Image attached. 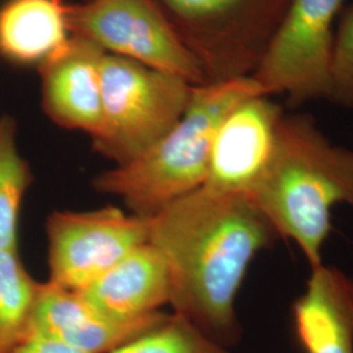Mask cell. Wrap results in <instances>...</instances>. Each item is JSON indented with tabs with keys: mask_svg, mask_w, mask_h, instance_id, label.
Masks as SVG:
<instances>
[{
	"mask_svg": "<svg viewBox=\"0 0 353 353\" xmlns=\"http://www.w3.org/2000/svg\"><path fill=\"white\" fill-rule=\"evenodd\" d=\"M279 239L249 196L203 188L150 217L148 242L170 268L174 314L228 350L240 341L236 299L242 281L256 254Z\"/></svg>",
	"mask_w": 353,
	"mask_h": 353,
	"instance_id": "obj_1",
	"label": "cell"
},
{
	"mask_svg": "<svg viewBox=\"0 0 353 353\" xmlns=\"http://www.w3.org/2000/svg\"><path fill=\"white\" fill-rule=\"evenodd\" d=\"M281 117V108L268 96L237 105L216 132L203 189L250 196L271 163Z\"/></svg>",
	"mask_w": 353,
	"mask_h": 353,
	"instance_id": "obj_9",
	"label": "cell"
},
{
	"mask_svg": "<svg viewBox=\"0 0 353 353\" xmlns=\"http://www.w3.org/2000/svg\"><path fill=\"white\" fill-rule=\"evenodd\" d=\"M112 353H230L183 316H168L161 325Z\"/></svg>",
	"mask_w": 353,
	"mask_h": 353,
	"instance_id": "obj_17",
	"label": "cell"
},
{
	"mask_svg": "<svg viewBox=\"0 0 353 353\" xmlns=\"http://www.w3.org/2000/svg\"><path fill=\"white\" fill-rule=\"evenodd\" d=\"M81 1H87V0H81Z\"/></svg>",
	"mask_w": 353,
	"mask_h": 353,
	"instance_id": "obj_20",
	"label": "cell"
},
{
	"mask_svg": "<svg viewBox=\"0 0 353 353\" xmlns=\"http://www.w3.org/2000/svg\"><path fill=\"white\" fill-rule=\"evenodd\" d=\"M106 51L72 34L58 52L38 67L42 108L51 121L94 138L102 119L101 63Z\"/></svg>",
	"mask_w": 353,
	"mask_h": 353,
	"instance_id": "obj_11",
	"label": "cell"
},
{
	"mask_svg": "<svg viewBox=\"0 0 353 353\" xmlns=\"http://www.w3.org/2000/svg\"><path fill=\"white\" fill-rule=\"evenodd\" d=\"M296 339L305 353H353V280L335 267L312 268L292 305Z\"/></svg>",
	"mask_w": 353,
	"mask_h": 353,
	"instance_id": "obj_13",
	"label": "cell"
},
{
	"mask_svg": "<svg viewBox=\"0 0 353 353\" xmlns=\"http://www.w3.org/2000/svg\"><path fill=\"white\" fill-rule=\"evenodd\" d=\"M344 0H292L252 77L267 96L284 94L290 103L328 100L335 34Z\"/></svg>",
	"mask_w": 353,
	"mask_h": 353,
	"instance_id": "obj_7",
	"label": "cell"
},
{
	"mask_svg": "<svg viewBox=\"0 0 353 353\" xmlns=\"http://www.w3.org/2000/svg\"><path fill=\"white\" fill-rule=\"evenodd\" d=\"M249 198L316 268L332 208H353V151L331 143L309 115L283 114L271 163Z\"/></svg>",
	"mask_w": 353,
	"mask_h": 353,
	"instance_id": "obj_2",
	"label": "cell"
},
{
	"mask_svg": "<svg viewBox=\"0 0 353 353\" xmlns=\"http://www.w3.org/2000/svg\"><path fill=\"white\" fill-rule=\"evenodd\" d=\"M39 287L17 248L0 250V353L11 352L24 341Z\"/></svg>",
	"mask_w": 353,
	"mask_h": 353,
	"instance_id": "obj_15",
	"label": "cell"
},
{
	"mask_svg": "<svg viewBox=\"0 0 353 353\" xmlns=\"http://www.w3.org/2000/svg\"><path fill=\"white\" fill-rule=\"evenodd\" d=\"M192 87L179 76L105 52L101 126L93 150L115 166L135 161L176 126Z\"/></svg>",
	"mask_w": 353,
	"mask_h": 353,
	"instance_id": "obj_4",
	"label": "cell"
},
{
	"mask_svg": "<svg viewBox=\"0 0 353 353\" xmlns=\"http://www.w3.org/2000/svg\"><path fill=\"white\" fill-rule=\"evenodd\" d=\"M76 293L108 316L138 319L159 313L170 301V268L164 254L145 242Z\"/></svg>",
	"mask_w": 353,
	"mask_h": 353,
	"instance_id": "obj_12",
	"label": "cell"
},
{
	"mask_svg": "<svg viewBox=\"0 0 353 353\" xmlns=\"http://www.w3.org/2000/svg\"><path fill=\"white\" fill-rule=\"evenodd\" d=\"M254 96L267 94L252 76L194 85L176 126L135 161L94 176L93 188L121 198L132 214L152 217L202 188L219 127L237 105Z\"/></svg>",
	"mask_w": 353,
	"mask_h": 353,
	"instance_id": "obj_3",
	"label": "cell"
},
{
	"mask_svg": "<svg viewBox=\"0 0 353 353\" xmlns=\"http://www.w3.org/2000/svg\"><path fill=\"white\" fill-rule=\"evenodd\" d=\"M352 280H353V279H352Z\"/></svg>",
	"mask_w": 353,
	"mask_h": 353,
	"instance_id": "obj_21",
	"label": "cell"
},
{
	"mask_svg": "<svg viewBox=\"0 0 353 353\" xmlns=\"http://www.w3.org/2000/svg\"><path fill=\"white\" fill-rule=\"evenodd\" d=\"M150 217L108 205L93 211H55L48 217L49 283L79 292L128 252L148 242Z\"/></svg>",
	"mask_w": 353,
	"mask_h": 353,
	"instance_id": "obj_8",
	"label": "cell"
},
{
	"mask_svg": "<svg viewBox=\"0 0 353 353\" xmlns=\"http://www.w3.org/2000/svg\"><path fill=\"white\" fill-rule=\"evenodd\" d=\"M32 182L30 168L17 145V125L0 115V250L17 248L21 203Z\"/></svg>",
	"mask_w": 353,
	"mask_h": 353,
	"instance_id": "obj_16",
	"label": "cell"
},
{
	"mask_svg": "<svg viewBox=\"0 0 353 353\" xmlns=\"http://www.w3.org/2000/svg\"><path fill=\"white\" fill-rule=\"evenodd\" d=\"M168 318L161 312L138 319H117L89 305L79 293L41 283L26 339L57 341L83 353H112Z\"/></svg>",
	"mask_w": 353,
	"mask_h": 353,
	"instance_id": "obj_10",
	"label": "cell"
},
{
	"mask_svg": "<svg viewBox=\"0 0 353 353\" xmlns=\"http://www.w3.org/2000/svg\"><path fill=\"white\" fill-rule=\"evenodd\" d=\"M72 34L64 0H6L0 6V57L39 67Z\"/></svg>",
	"mask_w": 353,
	"mask_h": 353,
	"instance_id": "obj_14",
	"label": "cell"
},
{
	"mask_svg": "<svg viewBox=\"0 0 353 353\" xmlns=\"http://www.w3.org/2000/svg\"><path fill=\"white\" fill-rule=\"evenodd\" d=\"M328 101L353 108V6L344 14L334 39Z\"/></svg>",
	"mask_w": 353,
	"mask_h": 353,
	"instance_id": "obj_18",
	"label": "cell"
},
{
	"mask_svg": "<svg viewBox=\"0 0 353 353\" xmlns=\"http://www.w3.org/2000/svg\"><path fill=\"white\" fill-rule=\"evenodd\" d=\"M8 353H83L57 341L46 339H26Z\"/></svg>",
	"mask_w": 353,
	"mask_h": 353,
	"instance_id": "obj_19",
	"label": "cell"
},
{
	"mask_svg": "<svg viewBox=\"0 0 353 353\" xmlns=\"http://www.w3.org/2000/svg\"><path fill=\"white\" fill-rule=\"evenodd\" d=\"M71 34L88 38L109 54L205 84L196 58L154 0H87L68 4Z\"/></svg>",
	"mask_w": 353,
	"mask_h": 353,
	"instance_id": "obj_6",
	"label": "cell"
},
{
	"mask_svg": "<svg viewBox=\"0 0 353 353\" xmlns=\"http://www.w3.org/2000/svg\"><path fill=\"white\" fill-rule=\"evenodd\" d=\"M292 0H157L205 84L252 76Z\"/></svg>",
	"mask_w": 353,
	"mask_h": 353,
	"instance_id": "obj_5",
	"label": "cell"
}]
</instances>
